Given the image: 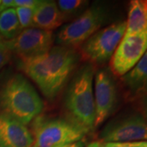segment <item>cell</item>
Listing matches in <instances>:
<instances>
[{
	"label": "cell",
	"mask_w": 147,
	"mask_h": 147,
	"mask_svg": "<svg viewBox=\"0 0 147 147\" xmlns=\"http://www.w3.org/2000/svg\"><path fill=\"white\" fill-rule=\"evenodd\" d=\"M87 147H105L104 143L101 142L100 141H96V142H92L89 143Z\"/></svg>",
	"instance_id": "cell-23"
},
{
	"label": "cell",
	"mask_w": 147,
	"mask_h": 147,
	"mask_svg": "<svg viewBox=\"0 0 147 147\" xmlns=\"http://www.w3.org/2000/svg\"><path fill=\"white\" fill-rule=\"evenodd\" d=\"M14 7L0 12V35L8 40L16 38L21 31Z\"/></svg>",
	"instance_id": "cell-15"
},
{
	"label": "cell",
	"mask_w": 147,
	"mask_h": 147,
	"mask_svg": "<svg viewBox=\"0 0 147 147\" xmlns=\"http://www.w3.org/2000/svg\"><path fill=\"white\" fill-rule=\"evenodd\" d=\"M147 31L123 36L110 59V71L123 76L131 70L146 53Z\"/></svg>",
	"instance_id": "cell-9"
},
{
	"label": "cell",
	"mask_w": 147,
	"mask_h": 147,
	"mask_svg": "<svg viewBox=\"0 0 147 147\" xmlns=\"http://www.w3.org/2000/svg\"><path fill=\"white\" fill-rule=\"evenodd\" d=\"M3 42H0V44H2V43H3Z\"/></svg>",
	"instance_id": "cell-26"
},
{
	"label": "cell",
	"mask_w": 147,
	"mask_h": 147,
	"mask_svg": "<svg viewBox=\"0 0 147 147\" xmlns=\"http://www.w3.org/2000/svg\"><path fill=\"white\" fill-rule=\"evenodd\" d=\"M0 3H1V0H0Z\"/></svg>",
	"instance_id": "cell-27"
},
{
	"label": "cell",
	"mask_w": 147,
	"mask_h": 147,
	"mask_svg": "<svg viewBox=\"0 0 147 147\" xmlns=\"http://www.w3.org/2000/svg\"><path fill=\"white\" fill-rule=\"evenodd\" d=\"M88 3L84 0H59L57 5L65 22L78 17L87 8Z\"/></svg>",
	"instance_id": "cell-16"
},
{
	"label": "cell",
	"mask_w": 147,
	"mask_h": 147,
	"mask_svg": "<svg viewBox=\"0 0 147 147\" xmlns=\"http://www.w3.org/2000/svg\"><path fill=\"white\" fill-rule=\"evenodd\" d=\"M43 102L29 80L20 73L8 76L0 85V113L26 125L38 116Z\"/></svg>",
	"instance_id": "cell-3"
},
{
	"label": "cell",
	"mask_w": 147,
	"mask_h": 147,
	"mask_svg": "<svg viewBox=\"0 0 147 147\" xmlns=\"http://www.w3.org/2000/svg\"><path fill=\"white\" fill-rule=\"evenodd\" d=\"M63 23V17L58 9L57 2L43 0L40 1L34 10L30 27L52 31Z\"/></svg>",
	"instance_id": "cell-12"
},
{
	"label": "cell",
	"mask_w": 147,
	"mask_h": 147,
	"mask_svg": "<svg viewBox=\"0 0 147 147\" xmlns=\"http://www.w3.org/2000/svg\"><path fill=\"white\" fill-rule=\"evenodd\" d=\"M34 147H59L83 140L90 131L66 118L39 115L33 120Z\"/></svg>",
	"instance_id": "cell-4"
},
{
	"label": "cell",
	"mask_w": 147,
	"mask_h": 147,
	"mask_svg": "<svg viewBox=\"0 0 147 147\" xmlns=\"http://www.w3.org/2000/svg\"><path fill=\"white\" fill-rule=\"evenodd\" d=\"M0 42H3L2 41V37H1V35H0Z\"/></svg>",
	"instance_id": "cell-25"
},
{
	"label": "cell",
	"mask_w": 147,
	"mask_h": 147,
	"mask_svg": "<svg viewBox=\"0 0 147 147\" xmlns=\"http://www.w3.org/2000/svg\"><path fill=\"white\" fill-rule=\"evenodd\" d=\"M147 31V3L143 0H132L129 3L124 36Z\"/></svg>",
	"instance_id": "cell-13"
},
{
	"label": "cell",
	"mask_w": 147,
	"mask_h": 147,
	"mask_svg": "<svg viewBox=\"0 0 147 147\" xmlns=\"http://www.w3.org/2000/svg\"><path fill=\"white\" fill-rule=\"evenodd\" d=\"M94 65L86 63L79 67L67 84L63 100L65 118L88 131L94 129L93 93Z\"/></svg>",
	"instance_id": "cell-2"
},
{
	"label": "cell",
	"mask_w": 147,
	"mask_h": 147,
	"mask_svg": "<svg viewBox=\"0 0 147 147\" xmlns=\"http://www.w3.org/2000/svg\"><path fill=\"white\" fill-rule=\"evenodd\" d=\"M146 137L145 117L137 112H131L110 121L100 131V141L103 143L142 142Z\"/></svg>",
	"instance_id": "cell-7"
},
{
	"label": "cell",
	"mask_w": 147,
	"mask_h": 147,
	"mask_svg": "<svg viewBox=\"0 0 147 147\" xmlns=\"http://www.w3.org/2000/svg\"><path fill=\"white\" fill-rule=\"evenodd\" d=\"M126 31V21H116L100 29L79 46V53L92 65H102L112 57Z\"/></svg>",
	"instance_id": "cell-6"
},
{
	"label": "cell",
	"mask_w": 147,
	"mask_h": 147,
	"mask_svg": "<svg viewBox=\"0 0 147 147\" xmlns=\"http://www.w3.org/2000/svg\"><path fill=\"white\" fill-rule=\"evenodd\" d=\"M13 7V0H1L0 3V12L7 8Z\"/></svg>",
	"instance_id": "cell-21"
},
{
	"label": "cell",
	"mask_w": 147,
	"mask_h": 147,
	"mask_svg": "<svg viewBox=\"0 0 147 147\" xmlns=\"http://www.w3.org/2000/svg\"><path fill=\"white\" fill-rule=\"evenodd\" d=\"M15 10L21 30L30 28L31 25L34 9L27 8V7H16Z\"/></svg>",
	"instance_id": "cell-17"
},
{
	"label": "cell",
	"mask_w": 147,
	"mask_h": 147,
	"mask_svg": "<svg viewBox=\"0 0 147 147\" xmlns=\"http://www.w3.org/2000/svg\"><path fill=\"white\" fill-rule=\"evenodd\" d=\"M33 144L31 131L25 124L0 113V147H32Z\"/></svg>",
	"instance_id": "cell-11"
},
{
	"label": "cell",
	"mask_w": 147,
	"mask_h": 147,
	"mask_svg": "<svg viewBox=\"0 0 147 147\" xmlns=\"http://www.w3.org/2000/svg\"><path fill=\"white\" fill-rule=\"evenodd\" d=\"M33 147H34V146H33Z\"/></svg>",
	"instance_id": "cell-28"
},
{
	"label": "cell",
	"mask_w": 147,
	"mask_h": 147,
	"mask_svg": "<svg viewBox=\"0 0 147 147\" xmlns=\"http://www.w3.org/2000/svg\"><path fill=\"white\" fill-rule=\"evenodd\" d=\"M11 53V51L7 47L5 42H3L2 44H0V69L3 68L6 64L8 63L10 61Z\"/></svg>",
	"instance_id": "cell-18"
},
{
	"label": "cell",
	"mask_w": 147,
	"mask_h": 147,
	"mask_svg": "<svg viewBox=\"0 0 147 147\" xmlns=\"http://www.w3.org/2000/svg\"><path fill=\"white\" fill-rule=\"evenodd\" d=\"M41 0H13V7H27L34 9Z\"/></svg>",
	"instance_id": "cell-19"
},
{
	"label": "cell",
	"mask_w": 147,
	"mask_h": 147,
	"mask_svg": "<svg viewBox=\"0 0 147 147\" xmlns=\"http://www.w3.org/2000/svg\"><path fill=\"white\" fill-rule=\"evenodd\" d=\"M53 32L37 28H27L11 40L5 42L11 53H16L20 61L37 57L48 52L54 43Z\"/></svg>",
	"instance_id": "cell-8"
},
{
	"label": "cell",
	"mask_w": 147,
	"mask_h": 147,
	"mask_svg": "<svg viewBox=\"0 0 147 147\" xmlns=\"http://www.w3.org/2000/svg\"><path fill=\"white\" fill-rule=\"evenodd\" d=\"M94 128L105 122L115 109L118 101V88L109 68H102L94 74Z\"/></svg>",
	"instance_id": "cell-10"
},
{
	"label": "cell",
	"mask_w": 147,
	"mask_h": 147,
	"mask_svg": "<svg viewBox=\"0 0 147 147\" xmlns=\"http://www.w3.org/2000/svg\"><path fill=\"white\" fill-rule=\"evenodd\" d=\"M110 19V10L104 3H96L64 26L56 37L58 46L76 48L104 26Z\"/></svg>",
	"instance_id": "cell-5"
},
{
	"label": "cell",
	"mask_w": 147,
	"mask_h": 147,
	"mask_svg": "<svg viewBox=\"0 0 147 147\" xmlns=\"http://www.w3.org/2000/svg\"><path fill=\"white\" fill-rule=\"evenodd\" d=\"M85 145H86V139L84 138L83 140H80V141H78V142L63 145V146H61L59 147H85Z\"/></svg>",
	"instance_id": "cell-22"
},
{
	"label": "cell",
	"mask_w": 147,
	"mask_h": 147,
	"mask_svg": "<svg viewBox=\"0 0 147 147\" xmlns=\"http://www.w3.org/2000/svg\"><path fill=\"white\" fill-rule=\"evenodd\" d=\"M80 58L75 48L57 45L41 56L20 61V67L37 84L43 96L53 100L68 84Z\"/></svg>",
	"instance_id": "cell-1"
},
{
	"label": "cell",
	"mask_w": 147,
	"mask_h": 147,
	"mask_svg": "<svg viewBox=\"0 0 147 147\" xmlns=\"http://www.w3.org/2000/svg\"><path fill=\"white\" fill-rule=\"evenodd\" d=\"M142 142H108L104 143L105 147H139L142 144Z\"/></svg>",
	"instance_id": "cell-20"
},
{
	"label": "cell",
	"mask_w": 147,
	"mask_h": 147,
	"mask_svg": "<svg viewBox=\"0 0 147 147\" xmlns=\"http://www.w3.org/2000/svg\"><path fill=\"white\" fill-rule=\"evenodd\" d=\"M121 80L131 94H137L145 89L147 81L146 53L131 70L121 77Z\"/></svg>",
	"instance_id": "cell-14"
},
{
	"label": "cell",
	"mask_w": 147,
	"mask_h": 147,
	"mask_svg": "<svg viewBox=\"0 0 147 147\" xmlns=\"http://www.w3.org/2000/svg\"><path fill=\"white\" fill-rule=\"evenodd\" d=\"M139 147H147V142H146V141H145V142L143 141V142H142V144H141V146Z\"/></svg>",
	"instance_id": "cell-24"
}]
</instances>
